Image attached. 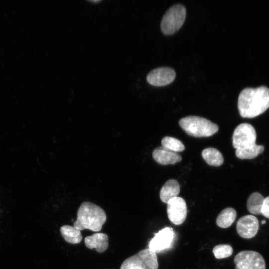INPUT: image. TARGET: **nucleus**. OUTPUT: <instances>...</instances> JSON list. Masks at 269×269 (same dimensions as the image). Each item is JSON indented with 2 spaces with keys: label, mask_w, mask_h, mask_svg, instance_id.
<instances>
[{
  "label": "nucleus",
  "mask_w": 269,
  "mask_h": 269,
  "mask_svg": "<svg viewBox=\"0 0 269 269\" xmlns=\"http://www.w3.org/2000/svg\"><path fill=\"white\" fill-rule=\"evenodd\" d=\"M259 228L258 218L251 215L241 217L238 221L236 230L238 235L244 239H251L255 237Z\"/></svg>",
  "instance_id": "9b49d317"
},
{
  "label": "nucleus",
  "mask_w": 269,
  "mask_h": 269,
  "mask_svg": "<svg viewBox=\"0 0 269 269\" xmlns=\"http://www.w3.org/2000/svg\"><path fill=\"white\" fill-rule=\"evenodd\" d=\"M232 247L227 244L217 245L213 249V253L217 259H224L229 257L233 254Z\"/></svg>",
  "instance_id": "412c9836"
},
{
  "label": "nucleus",
  "mask_w": 269,
  "mask_h": 269,
  "mask_svg": "<svg viewBox=\"0 0 269 269\" xmlns=\"http://www.w3.org/2000/svg\"><path fill=\"white\" fill-rule=\"evenodd\" d=\"M264 199V196L259 192L252 193L247 202V207L249 212L254 215L261 214Z\"/></svg>",
  "instance_id": "a211bd4d"
},
{
  "label": "nucleus",
  "mask_w": 269,
  "mask_h": 269,
  "mask_svg": "<svg viewBox=\"0 0 269 269\" xmlns=\"http://www.w3.org/2000/svg\"><path fill=\"white\" fill-rule=\"evenodd\" d=\"M106 220V214L101 207L90 202H84L78 210L73 227L80 231L88 229L98 232Z\"/></svg>",
  "instance_id": "f03ea898"
},
{
  "label": "nucleus",
  "mask_w": 269,
  "mask_h": 269,
  "mask_svg": "<svg viewBox=\"0 0 269 269\" xmlns=\"http://www.w3.org/2000/svg\"><path fill=\"white\" fill-rule=\"evenodd\" d=\"M265 223H266V221H265V220L262 221V224H265Z\"/></svg>",
  "instance_id": "5701e85b"
},
{
  "label": "nucleus",
  "mask_w": 269,
  "mask_h": 269,
  "mask_svg": "<svg viewBox=\"0 0 269 269\" xmlns=\"http://www.w3.org/2000/svg\"><path fill=\"white\" fill-rule=\"evenodd\" d=\"M236 217V211L233 208L227 207L219 214L216 218V223L218 227L227 228L232 225Z\"/></svg>",
  "instance_id": "2eb2a0df"
},
{
  "label": "nucleus",
  "mask_w": 269,
  "mask_h": 269,
  "mask_svg": "<svg viewBox=\"0 0 269 269\" xmlns=\"http://www.w3.org/2000/svg\"><path fill=\"white\" fill-rule=\"evenodd\" d=\"M175 76L174 69L168 67H161L150 71L147 75L146 80L152 85L162 86L171 83Z\"/></svg>",
  "instance_id": "9d476101"
},
{
  "label": "nucleus",
  "mask_w": 269,
  "mask_h": 269,
  "mask_svg": "<svg viewBox=\"0 0 269 269\" xmlns=\"http://www.w3.org/2000/svg\"><path fill=\"white\" fill-rule=\"evenodd\" d=\"M234 262L235 269H266L263 256L254 251H243L238 253Z\"/></svg>",
  "instance_id": "0eeeda50"
},
{
  "label": "nucleus",
  "mask_w": 269,
  "mask_h": 269,
  "mask_svg": "<svg viewBox=\"0 0 269 269\" xmlns=\"http://www.w3.org/2000/svg\"><path fill=\"white\" fill-rule=\"evenodd\" d=\"M256 132L254 128L248 123H242L235 129L232 136V145L237 149L251 146L256 143Z\"/></svg>",
  "instance_id": "423d86ee"
},
{
  "label": "nucleus",
  "mask_w": 269,
  "mask_h": 269,
  "mask_svg": "<svg viewBox=\"0 0 269 269\" xmlns=\"http://www.w3.org/2000/svg\"><path fill=\"white\" fill-rule=\"evenodd\" d=\"M202 156L207 164L211 166H219L224 162V158L218 149L208 147L204 149L202 152Z\"/></svg>",
  "instance_id": "dca6fc26"
},
{
  "label": "nucleus",
  "mask_w": 269,
  "mask_h": 269,
  "mask_svg": "<svg viewBox=\"0 0 269 269\" xmlns=\"http://www.w3.org/2000/svg\"><path fill=\"white\" fill-rule=\"evenodd\" d=\"M180 192V185L175 179L167 180L162 186L160 191V198L165 203L171 199L177 197Z\"/></svg>",
  "instance_id": "4468645a"
},
{
  "label": "nucleus",
  "mask_w": 269,
  "mask_h": 269,
  "mask_svg": "<svg viewBox=\"0 0 269 269\" xmlns=\"http://www.w3.org/2000/svg\"><path fill=\"white\" fill-rule=\"evenodd\" d=\"M167 214L169 220L173 224L176 225L182 224L187 214L184 199L178 196L170 199L167 203Z\"/></svg>",
  "instance_id": "1a4fd4ad"
},
{
  "label": "nucleus",
  "mask_w": 269,
  "mask_h": 269,
  "mask_svg": "<svg viewBox=\"0 0 269 269\" xmlns=\"http://www.w3.org/2000/svg\"><path fill=\"white\" fill-rule=\"evenodd\" d=\"M108 236L105 233H98L86 237L84 243L90 249H95L99 253L104 252L109 246Z\"/></svg>",
  "instance_id": "ddd939ff"
},
{
  "label": "nucleus",
  "mask_w": 269,
  "mask_h": 269,
  "mask_svg": "<svg viewBox=\"0 0 269 269\" xmlns=\"http://www.w3.org/2000/svg\"><path fill=\"white\" fill-rule=\"evenodd\" d=\"M161 144L162 146L175 152H182L185 149L183 143L173 137H164L161 140Z\"/></svg>",
  "instance_id": "aec40b11"
},
{
  "label": "nucleus",
  "mask_w": 269,
  "mask_h": 269,
  "mask_svg": "<svg viewBox=\"0 0 269 269\" xmlns=\"http://www.w3.org/2000/svg\"><path fill=\"white\" fill-rule=\"evenodd\" d=\"M152 154L154 160L161 165L175 164L182 159L180 154L162 146L154 149Z\"/></svg>",
  "instance_id": "f8f14e48"
},
{
  "label": "nucleus",
  "mask_w": 269,
  "mask_h": 269,
  "mask_svg": "<svg viewBox=\"0 0 269 269\" xmlns=\"http://www.w3.org/2000/svg\"><path fill=\"white\" fill-rule=\"evenodd\" d=\"M265 147L262 145L256 144L248 147L237 149L235 151L236 156L241 159H251L256 157L263 153Z\"/></svg>",
  "instance_id": "6ab92c4d"
},
{
  "label": "nucleus",
  "mask_w": 269,
  "mask_h": 269,
  "mask_svg": "<svg viewBox=\"0 0 269 269\" xmlns=\"http://www.w3.org/2000/svg\"><path fill=\"white\" fill-rule=\"evenodd\" d=\"M156 254L148 248L126 259L120 269H158Z\"/></svg>",
  "instance_id": "39448f33"
},
{
  "label": "nucleus",
  "mask_w": 269,
  "mask_h": 269,
  "mask_svg": "<svg viewBox=\"0 0 269 269\" xmlns=\"http://www.w3.org/2000/svg\"><path fill=\"white\" fill-rule=\"evenodd\" d=\"M179 124L188 135L196 137L210 136L219 130L216 124L205 118L195 116L181 119Z\"/></svg>",
  "instance_id": "7ed1b4c3"
},
{
  "label": "nucleus",
  "mask_w": 269,
  "mask_h": 269,
  "mask_svg": "<svg viewBox=\"0 0 269 269\" xmlns=\"http://www.w3.org/2000/svg\"><path fill=\"white\" fill-rule=\"evenodd\" d=\"M175 238L173 229L166 227L155 234L148 243V249L159 253L171 248Z\"/></svg>",
  "instance_id": "6e6552de"
},
{
  "label": "nucleus",
  "mask_w": 269,
  "mask_h": 269,
  "mask_svg": "<svg viewBox=\"0 0 269 269\" xmlns=\"http://www.w3.org/2000/svg\"><path fill=\"white\" fill-rule=\"evenodd\" d=\"M238 108L243 118H253L262 114L269 108V88L262 86L244 89L239 96Z\"/></svg>",
  "instance_id": "f257e3e1"
},
{
  "label": "nucleus",
  "mask_w": 269,
  "mask_h": 269,
  "mask_svg": "<svg viewBox=\"0 0 269 269\" xmlns=\"http://www.w3.org/2000/svg\"><path fill=\"white\" fill-rule=\"evenodd\" d=\"M91 1L93 2H99L100 0H91Z\"/></svg>",
  "instance_id": "b1692460"
},
{
  "label": "nucleus",
  "mask_w": 269,
  "mask_h": 269,
  "mask_svg": "<svg viewBox=\"0 0 269 269\" xmlns=\"http://www.w3.org/2000/svg\"><path fill=\"white\" fill-rule=\"evenodd\" d=\"M60 232L65 241L68 243L78 244L82 240L80 231L73 226L63 225L61 227Z\"/></svg>",
  "instance_id": "f3484780"
},
{
  "label": "nucleus",
  "mask_w": 269,
  "mask_h": 269,
  "mask_svg": "<svg viewBox=\"0 0 269 269\" xmlns=\"http://www.w3.org/2000/svg\"><path fill=\"white\" fill-rule=\"evenodd\" d=\"M261 214L264 217L269 219V196L266 197L264 199Z\"/></svg>",
  "instance_id": "4be33fe9"
},
{
  "label": "nucleus",
  "mask_w": 269,
  "mask_h": 269,
  "mask_svg": "<svg viewBox=\"0 0 269 269\" xmlns=\"http://www.w3.org/2000/svg\"><path fill=\"white\" fill-rule=\"evenodd\" d=\"M186 10L181 4L171 6L163 15L160 24L161 29L165 34H171L178 31L183 25Z\"/></svg>",
  "instance_id": "20e7f679"
}]
</instances>
